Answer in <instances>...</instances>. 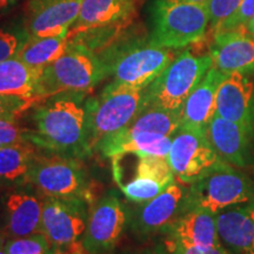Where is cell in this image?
Listing matches in <instances>:
<instances>
[{
	"instance_id": "cell-14",
	"label": "cell",
	"mask_w": 254,
	"mask_h": 254,
	"mask_svg": "<svg viewBox=\"0 0 254 254\" xmlns=\"http://www.w3.org/2000/svg\"><path fill=\"white\" fill-rule=\"evenodd\" d=\"M206 136L222 161L240 170L254 168V136L236 123L214 114Z\"/></svg>"
},
{
	"instance_id": "cell-24",
	"label": "cell",
	"mask_w": 254,
	"mask_h": 254,
	"mask_svg": "<svg viewBox=\"0 0 254 254\" xmlns=\"http://www.w3.org/2000/svg\"><path fill=\"white\" fill-rule=\"evenodd\" d=\"M68 32L55 37H30L17 53V58L32 68L43 71L68 49Z\"/></svg>"
},
{
	"instance_id": "cell-38",
	"label": "cell",
	"mask_w": 254,
	"mask_h": 254,
	"mask_svg": "<svg viewBox=\"0 0 254 254\" xmlns=\"http://www.w3.org/2000/svg\"><path fill=\"white\" fill-rule=\"evenodd\" d=\"M177 1L190 2V4H207L209 0H177Z\"/></svg>"
},
{
	"instance_id": "cell-20",
	"label": "cell",
	"mask_w": 254,
	"mask_h": 254,
	"mask_svg": "<svg viewBox=\"0 0 254 254\" xmlns=\"http://www.w3.org/2000/svg\"><path fill=\"white\" fill-rule=\"evenodd\" d=\"M136 0H84L80 13L68 38L98 28L119 26L128 21L135 11Z\"/></svg>"
},
{
	"instance_id": "cell-35",
	"label": "cell",
	"mask_w": 254,
	"mask_h": 254,
	"mask_svg": "<svg viewBox=\"0 0 254 254\" xmlns=\"http://www.w3.org/2000/svg\"><path fill=\"white\" fill-rule=\"evenodd\" d=\"M52 254H90L85 250L84 245L81 241H77V243L72 244V245L60 247V249L55 250Z\"/></svg>"
},
{
	"instance_id": "cell-31",
	"label": "cell",
	"mask_w": 254,
	"mask_h": 254,
	"mask_svg": "<svg viewBox=\"0 0 254 254\" xmlns=\"http://www.w3.org/2000/svg\"><path fill=\"white\" fill-rule=\"evenodd\" d=\"M36 103L37 101L31 99L0 94V119L15 120L19 114L25 112Z\"/></svg>"
},
{
	"instance_id": "cell-18",
	"label": "cell",
	"mask_w": 254,
	"mask_h": 254,
	"mask_svg": "<svg viewBox=\"0 0 254 254\" xmlns=\"http://www.w3.org/2000/svg\"><path fill=\"white\" fill-rule=\"evenodd\" d=\"M220 245L231 254H254V199L215 214Z\"/></svg>"
},
{
	"instance_id": "cell-39",
	"label": "cell",
	"mask_w": 254,
	"mask_h": 254,
	"mask_svg": "<svg viewBox=\"0 0 254 254\" xmlns=\"http://www.w3.org/2000/svg\"><path fill=\"white\" fill-rule=\"evenodd\" d=\"M139 254H165L163 251H158V252H144V253H139Z\"/></svg>"
},
{
	"instance_id": "cell-3",
	"label": "cell",
	"mask_w": 254,
	"mask_h": 254,
	"mask_svg": "<svg viewBox=\"0 0 254 254\" xmlns=\"http://www.w3.org/2000/svg\"><path fill=\"white\" fill-rule=\"evenodd\" d=\"M152 32L148 41L154 46L183 49L204 39L209 26L206 4L177 0H154Z\"/></svg>"
},
{
	"instance_id": "cell-19",
	"label": "cell",
	"mask_w": 254,
	"mask_h": 254,
	"mask_svg": "<svg viewBox=\"0 0 254 254\" xmlns=\"http://www.w3.org/2000/svg\"><path fill=\"white\" fill-rule=\"evenodd\" d=\"M226 75L213 66L208 69L183 105L180 128L206 132L207 125L215 114L218 88Z\"/></svg>"
},
{
	"instance_id": "cell-34",
	"label": "cell",
	"mask_w": 254,
	"mask_h": 254,
	"mask_svg": "<svg viewBox=\"0 0 254 254\" xmlns=\"http://www.w3.org/2000/svg\"><path fill=\"white\" fill-rule=\"evenodd\" d=\"M165 254H231L221 245L211 247L207 250L199 249H182V247H164Z\"/></svg>"
},
{
	"instance_id": "cell-28",
	"label": "cell",
	"mask_w": 254,
	"mask_h": 254,
	"mask_svg": "<svg viewBox=\"0 0 254 254\" xmlns=\"http://www.w3.org/2000/svg\"><path fill=\"white\" fill-rule=\"evenodd\" d=\"M6 254H52L55 247L43 233L14 238L5 245Z\"/></svg>"
},
{
	"instance_id": "cell-23",
	"label": "cell",
	"mask_w": 254,
	"mask_h": 254,
	"mask_svg": "<svg viewBox=\"0 0 254 254\" xmlns=\"http://www.w3.org/2000/svg\"><path fill=\"white\" fill-rule=\"evenodd\" d=\"M179 128L180 113L159 109V107H145L125 128L110 136L128 138L140 133H154V134L173 136Z\"/></svg>"
},
{
	"instance_id": "cell-11",
	"label": "cell",
	"mask_w": 254,
	"mask_h": 254,
	"mask_svg": "<svg viewBox=\"0 0 254 254\" xmlns=\"http://www.w3.org/2000/svg\"><path fill=\"white\" fill-rule=\"evenodd\" d=\"M126 212L114 194L103 198L92 209L82 245L90 254L111 252L122 237L126 225Z\"/></svg>"
},
{
	"instance_id": "cell-17",
	"label": "cell",
	"mask_w": 254,
	"mask_h": 254,
	"mask_svg": "<svg viewBox=\"0 0 254 254\" xmlns=\"http://www.w3.org/2000/svg\"><path fill=\"white\" fill-rule=\"evenodd\" d=\"M209 46L213 67L225 74L254 71V37L243 27L215 33Z\"/></svg>"
},
{
	"instance_id": "cell-8",
	"label": "cell",
	"mask_w": 254,
	"mask_h": 254,
	"mask_svg": "<svg viewBox=\"0 0 254 254\" xmlns=\"http://www.w3.org/2000/svg\"><path fill=\"white\" fill-rule=\"evenodd\" d=\"M24 182L33 184L49 198L85 201L87 194V180L81 165L62 154H34Z\"/></svg>"
},
{
	"instance_id": "cell-5",
	"label": "cell",
	"mask_w": 254,
	"mask_h": 254,
	"mask_svg": "<svg viewBox=\"0 0 254 254\" xmlns=\"http://www.w3.org/2000/svg\"><path fill=\"white\" fill-rule=\"evenodd\" d=\"M174 58L172 49L154 46L150 41H132L111 50L106 57L99 59L107 74L113 75L111 84L145 90Z\"/></svg>"
},
{
	"instance_id": "cell-40",
	"label": "cell",
	"mask_w": 254,
	"mask_h": 254,
	"mask_svg": "<svg viewBox=\"0 0 254 254\" xmlns=\"http://www.w3.org/2000/svg\"><path fill=\"white\" fill-rule=\"evenodd\" d=\"M0 254H6V250L5 247L1 246V244H0Z\"/></svg>"
},
{
	"instance_id": "cell-6",
	"label": "cell",
	"mask_w": 254,
	"mask_h": 254,
	"mask_svg": "<svg viewBox=\"0 0 254 254\" xmlns=\"http://www.w3.org/2000/svg\"><path fill=\"white\" fill-rule=\"evenodd\" d=\"M213 66L212 57L184 51L145 88V107H159L182 113L183 105Z\"/></svg>"
},
{
	"instance_id": "cell-30",
	"label": "cell",
	"mask_w": 254,
	"mask_h": 254,
	"mask_svg": "<svg viewBox=\"0 0 254 254\" xmlns=\"http://www.w3.org/2000/svg\"><path fill=\"white\" fill-rule=\"evenodd\" d=\"M27 39L18 32L0 30V63L17 56Z\"/></svg>"
},
{
	"instance_id": "cell-21",
	"label": "cell",
	"mask_w": 254,
	"mask_h": 254,
	"mask_svg": "<svg viewBox=\"0 0 254 254\" xmlns=\"http://www.w3.org/2000/svg\"><path fill=\"white\" fill-rule=\"evenodd\" d=\"M7 233L11 238H23L41 233L43 202L28 193H12L6 200Z\"/></svg>"
},
{
	"instance_id": "cell-26",
	"label": "cell",
	"mask_w": 254,
	"mask_h": 254,
	"mask_svg": "<svg viewBox=\"0 0 254 254\" xmlns=\"http://www.w3.org/2000/svg\"><path fill=\"white\" fill-rule=\"evenodd\" d=\"M135 154V153H134ZM136 164L132 178L142 177L157 180L165 186L174 183V173L166 157H158L150 154H135ZM129 178V179H132ZM128 179V180H129ZM127 182V180H126Z\"/></svg>"
},
{
	"instance_id": "cell-16",
	"label": "cell",
	"mask_w": 254,
	"mask_h": 254,
	"mask_svg": "<svg viewBox=\"0 0 254 254\" xmlns=\"http://www.w3.org/2000/svg\"><path fill=\"white\" fill-rule=\"evenodd\" d=\"M84 0H30V37H55L68 32L77 21Z\"/></svg>"
},
{
	"instance_id": "cell-29",
	"label": "cell",
	"mask_w": 254,
	"mask_h": 254,
	"mask_svg": "<svg viewBox=\"0 0 254 254\" xmlns=\"http://www.w3.org/2000/svg\"><path fill=\"white\" fill-rule=\"evenodd\" d=\"M241 1L243 0H209L206 4L209 17L208 30L212 36L221 26V24L239 7Z\"/></svg>"
},
{
	"instance_id": "cell-27",
	"label": "cell",
	"mask_w": 254,
	"mask_h": 254,
	"mask_svg": "<svg viewBox=\"0 0 254 254\" xmlns=\"http://www.w3.org/2000/svg\"><path fill=\"white\" fill-rule=\"evenodd\" d=\"M118 186L129 201L138 202V204L150 201L151 199L155 198L168 187L157 182V180L142 177L132 178V179L127 180L126 183L120 184Z\"/></svg>"
},
{
	"instance_id": "cell-36",
	"label": "cell",
	"mask_w": 254,
	"mask_h": 254,
	"mask_svg": "<svg viewBox=\"0 0 254 254\" xmlns=\"http://www.w3.org/2000/svg\"><path fill=\"white\" fill-rule=\"evenodd\" d=\"M20 0H0V13H4V12L7 11L11 7H13L15 4Z\"/></svg>"
},
{
	"instance_id": "cell-9",
	"label": "cell",
	"mask_w": 254,
	"mask_h": 254,
	"mask_svg": "<svg viewBox=\"0 0 254 254\" xmlns=\"http://www.w3.org/2000/svg\"><path fill=\"white\" fill-rule=\"evenodd\" d=\"M167 159L174 177L187 185L196 182L221 161L206 132L187 128H179L173 135Z\"/></svg>"
},
{
	"instance_id": "cell-32",
	"label": "cell",
	"mask_w": 254,
	"mask_h": 254,
	"mask_svg": "<svg viewBox=\"0 0 254 254\" xmlns=\"http://www.w3.org/2000/svg\"><path fill=\"white\" fill-rule=\"evenodd\" d=\"M254 15V0H243L236 11L228 17L221 26L218 28L215 33L224 31L236 30V28L243 27L247 21ZM214 33V34H215ZM213 34V36H214Z\"/></svg>"
},
{
	"instance_id": "cell-15",
	"label": "cell",
	"mask_w": 254,
	"mask_h": 254,
	"mask_svg": "<svg viewBox=\"0 0 254 254\" xmlns=\"http://www.w3.org/2000/svg\"><path fill=\"white\" fill-rule=\"evenodd\" d=\"M186 192L178 184H171L150 201L142 202L132 215L131 227L136 236L148 237L163 232L183 213Z\"/></svg>"
},
{
	"instance_id": "cell-1",
	"label": "cell",
	"mask_w": 254,
	"mask_h": 254,
	"mask_svg": "<svg viewBox=\"0 0 254 254\" xmlns=\"http://www.w3.org/2000/svg\"><path fill=\"white\" fill-rule=\"evenodd\" d=\"M51 98L34 111L36 128L25 132L33 145L66 157H84L91 153L87 113L80 93H63Z\"/></svg>"
},
{
	"instance_id": "cell-4",
	"label": "cell",
	"mask_w": 254,
	"mask_h": 254,
	"mask_svg": "<svg viewBox=\"0 0 254 254\" xmlns=\"http://www.w3.org/2000/svg\"><path fill=\"white\" fill-rule=\"evenodd\" d=\"M254 199V182L245 172L220 161L190 185L183 212L200 208L212 214Z\"/></svg>"
},
{
	"instance_id": "cell-37",
	"label": "cell",
	"mask_w": 254,
	"mask_h": 254,
	"mask_svg": "<svg viewBox=\"0 0 254 254\" xmlns=\"http://www.w3.org/2000/svg\"><path fill=\"white\" fill-rule=\"evenodd\" d=\"M243 28L247 32V33L251 34L252 37H254V15L250 19L249 21H247L245 25H244Z\"/></svg>"
},
{
	"instance_id": "cell-12",
	"label": "cell",
	"mask_w": 254,
	"mask_h": 254,
	"mask_svg": "<svg viewBox=\"0 0 254 254\" xmlns=\"http://www.w3.org/2000/svg\"><path fill=\"white\" fill-rule=\"evenodd\" d=\"M164 247L207 250L219 246L215 215L200 208L183 212L164 228Z\"/></svg>"
},
{
	"instance_id": "cell-7",
	"label": "cell",
	"mask_w": 254,
	"mask_h": 254,
	"mask_svg": "<svg viewBox=\"0 0 254 254\" xmlns=\"http://www.w3.org/2000/svg\"><path fill=\"white\" fill-rule=\"evenodd\" d=\"M85 109L92 150L103 139L125 128L145 109V90L110 84L99 98L88 100Z\"/></svg>"
},
{
	"instance_id": "cell-10",
	"label": "cell",
	"mask_w": 254,
	"mask_h": 254,
	"mask_svg": "<svg viewBox=\"0 0 254 254\" xmlns=\"http://www.w3.org/2000/svg\"><path fill=\"white\" fill-rule=\"evenodd\" d=\"M86 227L84 201L46 196L41 212V233L56 250L77 243Z\"/></svg>"
},
{
	"instance_id": "cell-25",
	"label": "cell",
	"mask_w": 254,
	"mask_h": 254,
	"mask_svg": "<svg viewBox=\"0 0 254 254\" xmlns=\"http://www.w3.org/2000/svg\"><path fill=\"white\" fill-rule=\"evenodd\" d=\"M34 146L25 140L0 147V180L17 182L26 178L32 159L34 157Z\"/></svg>"
},
{
	"instance_id": "cell-2",
	"label": "cell",
	"mask_w": 254,
	"mask_h": 254,
	"mask_svg": "<svg viewBox=\"0 0 254 254\" xmlns=\"http://www.w3.org/2000/svg\"><path fill=\"white\" fill-rule=\"evenodd\" d=\"M106 75L104 64L92 51L69 41L66 52L41 72L38 98L43 100L63 93H82Z\"/></svg>"
},
{
	"instance_id": "cell-33",
	"label": "cell",
	"mask_w": 254,
	"mask_h": 254,
	"mask_svg": "<svg viewBox=\"0 0 254 254\" xmlns=\"http://www.w3.org/2000/svg\"><path fill=\"white\" fill-rule=\"evenodd\" d=\"M25 132L26 129H21L15 120L0 119V146L25 141Z\"/></svg>"
},
{
	"instance_id": "cell-22",
	"label": "cell",
	"mask_w": 254,
	"mask_h": 254,
	"mask_svg": "<svg viewBox=\"0 0 254 254\" xmlns=\"http://www.w3.org/2000/svg\"><path fill=\"white\" fill-rule=\"evenodd\" d=\"M40 69L32 68L17 57L0 63V94L40 101L38 84Z\"/></svg>"
},
{
	"instance_id": "cell-13",
	"label": "cell",
	"mask_w": 254,
	"mask_h": 254,
	"mask_svg": "<svg viewBox=\"0 0 254 254\" xmlns=\"http://www.w3.org/2000/svg\"><path fill=\"white\" fill-rule=\"evenodd\" d=\"M215 114L254 136V84L244 73L226 75L218 88Z\"/></svg>"
},
{
	"instance_id": "cell-41",
	"label": "cell",
	"mask_w": 254,
	"mask_h": 254,
	"mask_svg": "<svg viewBox=\"0 0 254 254\" xmlns=\"http://www.w3.org/2000/svg\"><path fill=\"white\" fill-rule=\"evenodd\" d=\"M0 147H1V146H0Z\"/></svg>"
}]
</instances>
